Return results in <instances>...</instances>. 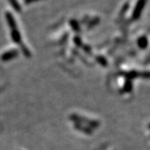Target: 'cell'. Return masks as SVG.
Wrapping results in <instances>:
<instances>
[{"label":"cell","instance_id":"obj_3","mask_svg":"<svg viewBox=\"0 0 150 150\" xmlns=\"http://www.w3.org/2000/svg\"><path fill=\"white\" fill-rule=\"evenodd\" d=\"M23 1H24V4H30L35 3L37 1H40V0H23Z\"/></svg>","mask_w":150,"mask_h":150},{"label":"cell","instance_id":"obj_1","mask_svg":"<svg viewBox=\"0 0 150 150\" xmlns=\"http://www.w3.org/2000/svg\"><path fill=\"white\" fill-rule=\"evenodd\" d=\"M145 3H146V0H139L137 2V4H136V7L134 8V13H133V18H138L139 16L140 15L141 12H142V9L144 7Z\"/></svg>","mask_w":150,"mask_h":150},{"label":"cell","instance_id":"obj_2","mask_svg":"<svg viewBox=\"0 0 150 150\" xmlns=\"http://www.w3.org/2000/svg\"><path fill=\"white\" fill-rule=\"evenodd\" d=\"M8 1H9V3H10L12 7L15 9V11L19 12V11L21 10V6H20L18 0H8Z\"/></svg>","mask_w":150,"mask_h":150}]
</instances>
